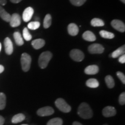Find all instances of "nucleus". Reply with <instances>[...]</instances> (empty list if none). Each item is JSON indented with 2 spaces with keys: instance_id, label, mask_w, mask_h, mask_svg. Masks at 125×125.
<instances>
[{
  "instance_id": "obj_14",
  "label": "nucleus",
  "mask_w": 125,
  "mask_h": 125,
  "mask_svg": "<svg viewBox=\"0 0 125 125\" xmlns=\"http://www.w3.org/2000/svg\"><path fill=\"white\" fill-rule=\"evenodd\" d=\"M82 37L84 40L89 42L94 41L96 40V37L92 31H85L82 35Z\"/></svg>"
},
{
  "instance_id": "obj_23",
  "label": "nucleus",
  "mask_w": 125,
  "mask_h": 125,
  "mask_svg": "<svg viewBox=\"0 0 125 125\" xmlns=\"http://www.w3.org/2000/svg\"><path fill=\"white\" fill-rule=\"evenodd\" d=\"M91 25L93 27H101L104 26V22L98 18H94L91 21Z\"/></svg>"
},
{
  "instance_id": "obj_10",
  "label": "nucleus",
  "mask_w": 125,
  "mask_h": 125,
  "mask_svg": "<svg viewBox=\"0 0 125 125\" xmlns=\"http://www.w3.org/2000/svg\"><path fill=\"white\" fill-rule=\"evenodd\" d=\"M4 46L5 53L8 55H10L13 53V47L12 41L8 37H7L4 40Z\"/></svg>"
},
{
  "instance_id": "obj_8",
  "label": "nucleus",
  "mask_w": 125,
  "mask_h": 125,
  "mask_svg": "<svg viewBox=\"0 0 125 125\" xmlns=\"http://www.w3.org/2000/svg\"><path fill=\"white\" fill-rule=\"evenodd\" d=\"M111 26L114 29L121 32H124L125 31V25L123 21L119 20H114L111 21Z\"/></svg>"
},
{
  "instance_id": "obj_24",
  "label": "nucleus",
  "mask_w": 125,
  "mask_h": 125,
  "mask_svg": "<svg viewBox=\"0 0 125 125\" xmlns=\"http://www.w3.org/2000/svg\"><path fill=\"white\" fill-rule=\"evenodd\" d=\"M100 35H101V37L106 39H112L115 37L113 33L105 30H101L100 31Z\"/></svg>"
},
{
  "instance_id": "obj_34",
  "label": "nucleus",
  "mask_w": 125,
  "mask_h": 125,
  "mask_svg": "<svg viewBox=\"0 0 125 125\" xmlns=\"http://www.w3.org/2000/svg\"><path fill=\"white\" fill-rule=\"evenodd\" d=\"M5 122V119L2 116L0 115V125H3Z\"/></svg>"
},
{
  "instance_id": "obj_31",
  "label": "nucleus",
  "mask_w": 125,
  "mask_h": 125,
  "mask_svg": "<svg viewBox=\"0 0 125 125\" xmlns=\"http://www.w3.org/2000/svg\"><path fill=\"white\" fill-rule=\"evenodd\" d=\"M119 103L121 105H125V93L123 92L120 95L119 98Z\"/></svg>"
},
{
  "instance_id": "obj_27",
  "label": "nucleus",
  "mask_w": 125,
  "mask_h": 125,
  "mask_svg": "<svg viewBox=\"0 0 125 125\" xmlns=\"http://www.w3.org/2000/svg\"><path fill=\"white\" fill-rule=\"evenodd\" d=\"M6 106V96L4 93H0V110L4 109Z\"/></svg>"
},
{
  "instance_id": "obj_7",
  "label": "nucleus",
  "mask_w": 125,
  "mask_h": 125,
  "mask_svg": "<svg viewBox=\"0 0 125 125\" xmlns=\"http://www.w3.org/2000/svg\"><path fill=\"white\" fill-rule=\"evenodd\" d=\"M54 112V109L49 106L41 108L37 111V114L38 116H49V115L53 114Z\"/></svg>"
},
{
  "instance_id": "obj_38",
  "label": "nucleus",
  "mask_w": 125,
  "mask_h": 125,
  "mask_svg": "<svg viewBox=\"0 0 125 125\" xmlns=\"http://www.w3.org/2000/svg\"><path fill=\"white\" fill-rule=\"evenodd\" d=\"M73 125H82L81 123L78 122H74V123H73Z\"/></svg>"
},
{
  "instance_id": "obj_19",
  "label": "nucleus",
  "mask_w": 125,
  "mask_h": 125,
  "mask_svg": "<svg viewBox=\"0 0 125 125\" xmlns=\"http://www.w3.org/2000/svg\"><path fill=\"white\" fill-rule=\"evenodd\" d=\"M14 40L15 41V42L18 46H21L24 44V41H23V38L21 37V34L19 32H15L13 34Z\"/></svg>"
},
{
  "instance_id": "obj_1",
  "label": "nucleus",
  "mask_w": 125,
  "mask_h": 125,
  "mask_svg": "<svg viewBox=\"0 0 125 125\" xmlns=\"http://www.w3.org/2000/svg\"><path fill=\"white\" fill-rule=\"evenodd\" d=\"M78 114L83 119H90L93 116V111L89 104L82 103L79 105L78 109Z\"/></svg>"
},
{
  "instance_id": "obj_41",
  "label": "nucleus",
  "mask_w": 125,
  "mask_h": 125,
  "mask_svg": "<svg viewBox=\"0 0 125 125\" xmlns=\"http://www.w3.org/2000/svg\"></svg>"
},
{
  "instance_id": "obj_11",
  "label": "nucleus",
  "mask_w": 125,
  "mask_h": 125,
  "mask_svg": "<svg viewBox=\"0 0 125 125\" xmlns=\"http://www.w3.org/2000/svg\"><path fill=\"white\" fill-rule=\"evenodd\" d=\"M103 116L108 118V117L114 116L116 115V111L115 108L112 106H107L103 109Z\"/></svg>"
},
{
  "instance_id": "obj_6",
  "label": "nucleus",
  "mask_w": 125,
  "mask_h": 125,
  "mask_svg": "<svg viewBox=\"0 0 125 125\" xmlns=\"http://www.w3.org/2000/svg\"><path fill=\"white\" fill-rule=\"evenodd\" d=\"M88 51L91 54H101L104 52V48L100 44L94 43L89 46Z\"/></svg>"
},
{
  "instance_id": "obj_2",
  "label": "nucleus",
  "mask_w": 125,
  "mask_h": 125,
  "mask_svg": "<svg viewBox=\"0 0 125 125\" xmlns=\"http://www.w3.org/2000/svg\"><path fill=\"white\" fill-rule=\"evenodd\" d=\"M52 57V54L51 52L49 51H46L43 52L42 53L38 59V64L39 66L41 68L44 69L48 66V63L51 60Z\"/></svg>"
},
{
  "instance_id": "obj_40",
  "label": "nucleus",
  "mask_w": 125,
  "mask_h": 125,
  "mask_svg": "<svg viewBox=\"0 0 125 125\" xmlns=\"http://www.w3.org/2000/svg\"><path fill=\"white\" fill-rule=\"evenodd\" d=\"M1 47H2L1 46V43H0V52H1Z\"/></svg>"
},
{
  "instance_id": "obj_12",
  "label": "nucleus",
  "mask_w": 125,
  "mask_h": 125,
  "mask_svg": "<svg viewBox=\"0 0 125 125\" xmlns=\"http://www.w3.org/2000/svg\"><path fill=\"white\" fill-rule=\"evenodd\" d=\"M34 14V9L31 7H28L24 10L23 13V19L25 22H28L32 18Z\"/></svg>"
},
{
  "instance_id": "obj_33",
  "label": "nucleus",
  "mask_w": 125,
  "mask_h": 125,
  "mask_svg": "<svg viewBox=\"0 0 125 125\" xmlns=\"http://www.w3.org/2000/svg\"><path fill=\"white\" fill-rule=\"evenodd\" d=\"M119 62L121 63L124 64L125 62V54H123L121 56H119Z\"/></svg>"
},
{
  "instance_id": "obj_37",
  "label": "nucleus",
  "mask_w": 125,
  "mask_h": 125,
  "mask_svg": "<svg viewBox=\"0 0 125 125\" xmlns=\"http://www.w3.org/2000/svg\"><path fill=\"white\" fill-rule=\"evenodd\" d=\"M4 71V66L2 65H0V74H1V73H2Z\"/></svg>"
},
{
  "instance_id": "obj_20",
  "label": "nucleus",
  "mask_w": 125,
  "mask_h": 125,
  "mask_svg": "<svg viewBox=\"0 0 125 125\" xmlns=\"http://www.w3.org/2000/svg\"><path fill=\"white\" fill-rule=\"evenodd\" d=\"M86 84L87 87H90V88H96L99 86L98 81L94 78H90L88 79L86 82Z\"/></svg>"
},
{
  "instance_id": "obj_35",
  "label": "nucleus",
  "mask_w": 125,
  "mask_h": 125,
  "mask_svg": "<svg viewBox=\"0 0 125 125\" xmlns=\"http://www.w3.org/2000/svg\"><path fill=\"white\" fill-rule=\"evenodd\" d=\"M6 4H7V0H0V4L1 5H5Z\"/></svg>"
},
{
  "instance_id": "obj_26",
  "label": "nucleus",
  "mask_w": 125,
  "mask_h": 125,
  "mask_svg": "<svg viewBox=\"0 0 125 125\" xmlns=\"http://www.w3.org/2000/svg\"><path fill=\"white\" fill-rule=\"evenodd\" d=\"M63 122L60 118H53L47 123V125H62Z\"/></svg>"
},
{
  "instance_id": "obj_5",
  "label": "nucleus",
  "mask_w": 125,
  "mask_h": 125,
  "mask_svg": "<svg viewBox=\"0 0 125 125\" xmlns=\"http://www.w3.org/2000/svg\"><path fill=\"white\" fill-rule=\"evenodd\" d=\"M70 57L75 62H82L83 60L85 55L82 51L79 49H73L70 52Z\"/></svg>"
},
{
  "instance_id": "obj_32",
  "label": "nucleus",
  "mask_w": 125,
  "mask_h": 125,
  "mask_svg": "<svg viewBox=\"0 0 125 125\" xmlns=\"http://www.w3.org/2000/svg\"><path fill=\"white\" fill-rule=\"evenodd\" d=\"M116 75L118 76V77L119 78L120 80L121 81V82L123 83V84L125 83V76L123 73H121V72L118 71L116 73Z\"/></svg>"
},
{
  "instance_id": "obj_39",
  "label": "nucleus",
  "mask_w": 125,
  "mask_h": 125,
  "mask_svg": "<svg viewBox=\"0 0 125 125\" xmlns=\"http://www.w3.org/2000/svg\"><path fill=\"white\" fill-rule=\"evenodd\" d=\"M121 1L123 3H124V4L125 3V0H121Z\"/></svg>"
},
{
  "instance_id": "obj_30",
  "label": "nucleus",
  "mask_w": 125,
  "mask_h": 125,
  "mask_svg": "<svg viewBox=\"0 0 125 125\" xmlns=\"http://www.w3.org/2000/svg\"><path fill=\"white\" fill-rule=\"evenodd\" d=\"M70 2L73 5L76 7H80L84 4L86 0H70Z\"/></svg>"
},
{
  "instance_id": "obj_28",
  "label": "nucleus",
  "mask_w": 125,
  "mask_h": 125,
  "mask_svg": "<svg viewBox=\"0 0 125 125\" xmlns=\"http://www.w3.org/2000/svg\"><path fill=\"white\" fill-rule=\"evenodd\" d=\"M40 23L39 21H32L28 24V28L32 30H35L40 27Z\"/></svg>"
},
{
  "instance_id": "obj_21",
  "label": "nucleus",
  "mask_w": 125,
  "mask_h": 125,
  "mask_svg": "<svg viewBox=\"0 0 125 125\" xmlns=\"http://www.w3.org/2000/svg\"><path fill=\"white\" fill-rule=\"evenodd\" d=\"M25 119V116L23 114H18L15 115L12 118V122L13 123H18L21 122Z\"/></svg>"
},
{
  "instance_id": "obj_25",
  "label": "nucleus",
  "mask_w": 125,
  "mask_h": 125,
  "mask_svg": "<svg viewBox=\"0 0 125 125\" xmlns=\"http://www.w3.org/2000/svg\"><path fill=\"white\" fill-rule=\"evenodd\" d=\"M52 24V17L51 15L49 14H47L45 16L44 20H43V27L45 29H48L50 26H51Z\"/></svg>"
},
{
  "instance_id": "obj_22",
  "label": "nucleus",
  "mask_w": 125,
  "mask_h": 125,
  "mask_svg": "<svg viewBox=\"0 0 125 125\" xmlns=\"http://www.w3.org/2000/svg\"><path fill=\"white\" fill-rule=\"evenodd\" d=\"M105 81L107 84V87L109 89L113 88L115 86V82H114V78L112 77L111 75H107L106 76L105 78Z\"/></svg>"
},
{
  "instance_id": "obj_13",
  "label": "nucleus",
  "mask_w": 125,
  "mask_h": 125,
  "mask_svg": "<svg viewBox=\"0 0 125 125\" xmlns=\"http://www.w3.org/2000/svg\"><path fill=\"white\" fill-rule=\"evenodd\" d=\"M99 68L96 65H91L87 66L85 69V73L87 75H94L97 74Z\"/></svg>"
},
{
  "instance_id": "obj_9",
  "label": "nucleus",
  "mask_w": 125,
  "mask_h": 125,
  "mask_svg": "<svg viewBox=\"0 0 125 125\" xmlns=\"http://www.w3.org/2000/svg\"><path fill=\"white\" fill-rule=\"evenodd\" d=\"M10 26L12 27H16L19 26L21 24V18L18 13H13L11 16L10 21Z\"/></svg>"
},
{
  "instance_id": "obj_15",
  "label": "nucleus",
  "mask_w": 125,
  "mask_h": 125,
  "mask_svg": "<svg viewBox=\"0 0 125 125\" xmlns=\"http://www.w3.org/2000/svg\"><path fill=\"white\" fill-rule=\"evenodd\" d=\"M68 32L70 35L72 36H75L79 32V28L74 23H71L68 26Z\"/></svg>"
},
{
  "instance_id": "obj_3",
  "label": "nucleus",
  "mask_w": 125,
  "mask_h": 125,
  "mask_svg": "<svg viewBox=\"0 0 125 125\" xmlns=\"http://www.w3.org/2000/svg\"><path fill=\"white\" fill-rule=\"evenodd\" d=\"M21 68L23 71L27 72L29 71L30 68L31 62V57L29 54L24 53L21 56Z\"/></svg>"
},
{
  "instance_id": "obj_29",
  "label": "nucleus",
  "mask_w": 125,
  "mask_h": 125,
  "mask_svg": "<svg viewBox=\"0 0 125 125\" xmlns=\"http://www.w3.org/2000/svg\"><path fill=\"white\" fill-rule=\"evenodd\" d=\"M23 38H24V40L27 41H29L31 40L32 38V36L30 34V33L29 32V30H28L27 28L25 27L24 29H23Z\"/></svg>"
},
{
  "instance_id": "obj_17",
  "label": "nucleus",
  "mask_w": 125,
  "mask_h": 125,
  "mask_svg": "<svg viewBox=\"0 0 125 125\" xmlns=\"http://www.w3.org/2000/svg\"><path fill=\"white\" fill-rule=\"evenodd\" d=\"M0 17L2 20L7 21V22H9L10 18H11V16L10 14L6 12V10L1 5H0Z\"/></svg>"
},
{
  "instance_id": "obj_4",
  "label": "nucleus",
  "mask_w": 125,
  "mask_h": 125,
  "mask_svg": "<svg viewBox=\"0 0 125 125\" xmlns=\"http://www.w3.org/2000/svg\"><path fill=\"white\" fill-rule=\"evenodd\" d=\"M55 105L59 110L64 113H68L71 110V107H70V105H68L64 100L62 98H59L56 100Z\"/></svg>"
},
{
  "instance_id": "obj_16",
  "label": "nucleus",
  "mask_w": 125,
  "mask_h": 125,
  "mask_svg": "<svg viewBox=\"0 0 125 125\" xmlns=\"http://www.w3.org/2000/svg\"><path fill=\"white\" fill-rule=\"evenodd\" d=\"M32 46L34 49H40L44 46L45 44V41L42 39H37L32 41Z\"/></svg>"
},
{
  "instance_id": "obj_18",
  "label": "nucleus",
  "mask_w": 125,
  "mask_h": 125,
  "mask_svg": "<svg viewBox=\"0 0 125 125\" xmlns=\"http://www.w3.org/2000/svg\"><path fill=\"white\" fill-rule=\"evenodd\" d=\"M125 46L123 45L119 48L118 49H117L116 51H115L114 52H112V53L111 54L110 56H111L113 58H117V57H119L123 54H125Z\"/></svg>"
},
{
  "instance_id": "obj_36",
  "label": "nucleus",
  "mask_w": 125,
  "mask_h": 125,
  "mask_svg": "<svg viewBox=\"0 0 125 125\" xmlns=\"http://www.w3.org/2000/svg\"><path fill=\"white\" fill-rule=\"evenodd\" d=\"M10 1H11L12 2L15 3V4H17V3L20 2V1H22V0H10Z\"/></svg>"
}]
</instances>
